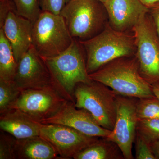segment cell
Instances as JSON below:
<instances>
[{"instance_id": "obj_27", "label": "cell", "mask_w": 159, "mask_h": 159, "mask_svg": "<svg viewBox=\"0 0 159 159\" xmlns=\"http://www.w3.org/2000/svg\"><path fill=\"white\" fill-rule=\"evenodd\" d=\"M148 13L152 20L159 39V4L149 8Z\"/></svg>"}, {"instance_id": "obj_9", "label": "cell", "mask_w": 159, "mask_h": 159, "mask_svg": "<svg viewBox=\"0 0 159 159\" xmlns=\"http://www.w3.org/2000/svg\"><path fill=\"white\" fill-rule=\"evenodd\" d=\"M138 99L118 95L115 127L106 138L116 144L125 159H134L132 150L136 135L139 119L136 112Z\"/></svg>"}, {"instance_id": "obj_26", "label": "cell", "mask_w": 159, "mask_h": 159, "mask_svg": "<svg viewBox=\"0 0 159 159\" xmlns=\"http://www.w3.org/2000/svg\"><path fill=\"white\" fill-rule=\"evenodd\" d=\"M12 9L14 8L11 0H0V28L2 27L7 15Z\"/></svg>"}, {"instance_id": "obj_13", "label": "cell", "mask_w": 159, "mask_h": 159, "mask_svg": "<svg viewBox=\"0 0 159 159\" xmlns=\"http://www.w3.org/2000/svg\"><path fill=\"white\" fill-rule=\"evenodd\" d=\"M103 4L110 25L116 31L123 32L132 30L149 11L140 0H108Z\"/></svg>"}, {"instance_id": "obj_14", "label": "cell", "mask_w": 159, "mask_h": 159, "mask_svg": "<svg viewBox=\"0 0 159 159\" xmlns=\"http://www.w3.org/2000/svg\"><path fill=\"white\" fill-rule=\"evenodd\" d=\"M33 23L12 9L6 16L2 28L11 44L17 63L32 44Z\"/></svg>"}, {"instance_id": "obj_4", "label": "cell", "mask_w": 159, "mask_h": 159, "mask_svg": "<svg viewBox=\"0 0 159 159\" xmlns=\"http://www.w3.org/2000/svg\"><path fill=\"white\" fill-rule=\"evenodd\" d=\"M74 39H90L108 24L104 4L99 0H71L60 13Z\"/></svg>"}, {"instance_id": "obj_30", "label": "cell", "mask_w": 159, "mask_h": 159, "mask_svg": "<svg viewBox=\"0 0 159 159\" xmlns=\"http://www.w3.org/2000/svg\"><path fill=\"white\" fill-rule=\"evenodd\" d=\"M152 87L154 94L159 99V83L153 84Z\"/></svg>"}, {"instance_id": "obj_20", "label": "cell", "mask_w": 159, "mask_h": 159, "mask_svg": "<svg viewBox=\"0 0 159 159\" xmlns=\"http://www.w3.org/2000/svg\"><path fill=\"white\" fill-rule=\"evenodd\" d=\"M136 112L139 119L159 118V99L153 97L138 99Z\"/></svg>"}, {"instance_id": "obj_28", "label": "cell", "mask_w": 159, "mask_h": 159, "mask_svg": "<svg viewBox=\"0 0 159 159\" xmlns=\"http://www.w3.org/2000/svg\"><path fill=\"white\" fill-rule=\"evenodd\" d=\"M149 144L156 159H159V140L152 142Z\"/></svg>"}, {"instance_id": "obj_29", "label": "cell", "mask_w": 159, "mask_h": 159, "mask_svg": "<svg viewBox=\"0 0 159 159\" xmlns=\"http://www.w3.org/2000/svg\"><path fill=\"white\" fill-rule=\"evenodd\" d=\"M140 1L149 9L159 4V0H140Z\"/></svg>"}, {"instance_id": "obj_22", "label": "cell", "mask_w": 159, "mask_h": 159, "mask_svg": "<svg viewBox=\"0 0 159 159\" xmlns=\"http://www.w3.org/2000/svg\"><path fill=\"white\" fill-rule=\"evenodd\" d=\"M137 132L149 144L159 140V118L138 119Z\"/></svg>"}, {"instance_id": "obj_16", "label": "cell", "mask_w": 159, "mask_h": 159, "mask_svg": "<svg viewBox=\"0 0 159 159\" xmlns=\"http://www.w3.org/2000/svg\"><path fill=\"white\" fill-rule=\"evenodd\" d=\"M58 156L54 146L40 136L16 141L15 159H54Z\"/></svg>"}, {"instance_id": "obj_18", "label": "cell", "mask_w": 159, "mask_h": 159, "mask_svg": "<svg viewBox=\"0 0 159 159\" xmlns=\"http://www.w3.org/2000/svg\"><path fill=\"white\" fill-rule=\"evenodd\" d=\"M17 67L11 44L0 28V79L13 81Z\"/></svg>"}, {"instance_id": "obj_17", "label": "cell", "mask_w": 159, "mask_h": 159, "mask_svg": "<svg viewBox=\"0 0 159 159\" xmlns=\"http://www.w3.org/2000/svg\"><path fill=\"white\" fill-rule=\"evenodd\" d=\"M74 159H124L116 144L106 138H101L77 153Z\"/></svg>"}, {"instance_id": "obj_8", "label": "cell", "mask_w": 159, "mask_h": 159, "mask_svg": "<svg viewBox=\"0 0 159 159\" xmlns=\"http://www.w3.org/2000/svg\"><path fill=\"white\" fill-rule=\"evenodd\" d=\"M14 81L21 90L28 89L52 90L68 100L55 82L43 57L32 45L18 63Z\"/></svg>"}, {"instance_id": "obj_15", "label": "cell", "mask_w": 159, "mask_h": 159, "mask_svg": "<svg viewBox=\"0 0 159 159\" xmlns=\"http://www.w3.org/2000/svg\"><path fill=\"white\" fill-rule=\"evenodd\" d=\"M42 125L23 112L14 109L0 115L1 130L17 139L40 136Z\"/></svg>"}, {"instance_id": "obj_24", "label": "cell", "mask_w": 159, "mask_h": 159, "mask_svg": "<svg viewBox=\"0 0 159 159\" xmlns=\"http://www.w3.org/2000/svg\"><path fill=\"white\" fill-rule=\"evenodd\" d=\"M134 142L136 159H156L152 152L149 143L137 132Z\"/></svg>"}, {"instance_id": "obj_2", "label": "cell", "mask_w": 159, "mask_h": 159, "mask_svg": "<svg viewBox=\"0 0 159 159\" xmlns=\"http://www.w3.org/2000/svg\"><path fill=\"white\" fill-rule=\"evenodd\" d=\"M79 41L85 53L87 70L89 74L114 60L133 57L135 54L134 34L116 31L108 23L96 36Z\"/></svg>"}, {"instance_id": "obj_23", "label": "cell", "mask_w": 159, "mask_h": 159, "mask_svg": "<svg viewBox=\"0 0 159 159\" xmlns=\"http://www.w3.org/2000/svg\"><path fill=\"white\" fill-rule=\"evenodd\" d=\"M0 159H15V152L17 139L1 130Z\"/></svg>"}, {"instance_id": "obj_7", "label": "cell", "mask_w": 159, "mask_h": 159, "mask_svg": "<svg viewBox=\"0 0 159 159\" xmlns=\"http://www.w3.org/2000/svg\"><path fill=\"white\" fill-rule=\"evenodd\" d=\"M132 31L136 47L134 56L140 74L152 85L159 83V39L149 13Z\"/></svg>"}, {"instance_id": "obj_3", "label": "cell", "mask_w": 159, "mask_h": 159, "mask_svg": "<svg viewBox=\"0 0 159 159\" xmlns=\"http://www.w3.org/2000/svg\"><path fill=\"white\" fill-rule=\"evenodd\" d=\"M83 49L79 41L74 39L65 51L54 57H43L55 82L69 101L75 103L74 93L80 83L93 80L88 72Z\"/></svg>"}, {"instance_id": "obj_6", "label": "cell", "mask_w": 159, "mask_h": 159, "mask_svg": "<svg viewBox=\"0 0 159 159\" xmlns=\"http://www.w3.org/2000/svg\"><path fill=\"white\" fill-rule=\"evenodd\" d=\"M74 39L60 15L41 11L33 24L32 45L41 57L59 55L71 45Z\"/></svg>"}, {"instance_id": "obj_1", "label": "cell", "mask_w": 159, "mask_h": 159, "mask_svg": "<svg viewBox=\"0 0 159 159\" xmlns=\"http://www.w3.org/2000/svg\"><path fill=\"white\" fill-rule=\"evenodd\" d=\"M89 76L118 95L138 99L155 96L152 85L140 74L135 56L114 60Z\"/></svg>"}, {"instance_id": "obj_11", "label": "cell", "mask_w": 159, "mask_h": 159, "mask_svg": "<svg viewBox=\"0 0 159 159\" xmlns=\"http://www.w3.org/2000/svg\"><path fill=\"white\" fill-rule=\"evenodd\" d=\"M40 136L54 146L62 159L73 158L77 153L99 140L74 129L60 124H43Z\"/></svg>"}, {"instance_id": "obj_5", "label": "cell", "mask_w": 159, "mask_h": 159, "mask_svg": "<svg viewBox=\"0 0 159 159\" xmlns=\"http://www.w3.org/2000/svg\"><path fill=\"white\" fill-rule=\"evenodd\" d=\"M118 95L107 86L93 80L76 86L74 105L88 111L99 125L112 131L116 118Z\"/></svg>"}, {"instance_id": "obj_21", "label": "cell", "mask_w": 159, "mask_h": 159, "mask_svg": "<svg viewBox=\"0 0 159 159\" xmlns=\"http://www.w3.org/2000/svg\"><path fill=\"white\" fill-rule=\"evenodd\" d=\"M15 11L34 24L41 12L39 0H11Z\"/></svg>"}, {"instance_id": "obj_25", "label": "cell", "mask_w": 159, "mask_h": 159, "mask_svg": "<svg viewBox=\"0 0 159 159\" xmlns=\"http://www.w3.org/2000/svg\"><path fill=\"white\" fill-rule=\"evenodd\" d=\"M42 11L60 15L61 11L71 0H39Z\"/></svg>"}, {"instance_id": "obj_31", "label": "cell", "mask_w": 159, "mask_h": 159, "mask_svg": "<svg viewBox=\"0 0 159 159\" xmlns=\"http://www.w3.org/2000/svg\"><path fill=\"white\" fill-rule=\"evenodd\" d=\"M99 1L102 2V3H104L106 2H107V1H108V0H99Z\"/></svg>"}, {"instance_id": "obj_12", "label": "cell", "mask_w": 159, "mask_h": 159, "mask_svg": "<svg viewBox=\"0 0 159 159\" xmlns=\"http://www.w3.org/2000/svg\"><path fill=\"white\" fill-rule=\"evenodd\" d=\"M42 124H56L67 125L89 136L106 138L111 130L99 125L88 111L77 108L68 101L52 116L41 121Z\"/></svg>"}, {"instance_id": "obj_19", "label": "cell", "mask_w": 159, "mask_h": 159, "mask_svg": "<svg viewBox=\"0 0 159 159\" xmlns=\"http://www.w3.org/2000/svg\"><path fill=\"white\" fill-rule=\"evenodd\" d=\"M21 90L13 81L0 79V115L12 109Z\"/></svg>"}, {"instance_id": "obj_10", "label": "cell", "mask_w": 159, "mask_h": 159, "mask_svg": "<svg viewBox=\"0 0 159 159\" xmlns=\"http://www.w3.org/2000/svg\"><path fill=\"white\" fill-rule=\"evenodd\" d=\"M68 101L52 90L28 89L22 90L12 109L21 111L40 122L52 116Z\"/></svg>"}]
</instances>
